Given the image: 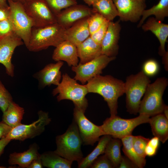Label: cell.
<instances>
[{
    "label": "cell",
    "instance_id": "1",
    "mask_svg": "<svg viewBox=\"0 0 168 168\" xmlns=\"http://www.w3.org/2000/svg\"><path fill=\"white\" fill-rule=\"evenodd\" d=\"M86 86L88 93L101 95L107 102L110 116L116 115L119 98L124 94V82L110 75H99L89 80Z\"/></svg>",
    "mask_w": 168,
    "mask_h": 168
},
{
    "label": "cell",
    "instance_id": "2",
    "mask_svg": "<svg viewBox=\"0 0 168 168\" xmlns=\"http://www.w3.org/2000/svg\"><path fill=\"white\" fill-rule=\"evenodd\" d=\"M65 30L57 22L42 27H33L26 48L30 51L37 52L50 46L56 47L65 40Z\"/></svg>",
    "mask_w": 168,
    "mask_h": 168
},
{
    "label": "cell",
    "instance_id": "3",
    "mask_svg": "<svg viewBox=\"0 0 168 168\" xmlns=\"http://www.w3.org/2000/svg\"><path fill=\"white\" fill-rule=\"evenodd\" d=\"M57 148L54 152L63 157L78 164L83 159L81 150L83 143L77 125L73 120L66 131L56 138Z\"/></svg>",
    "mask_w": 168,
    "mask_h": 168
},
{
    "label": "cell",
    "instance_id": "4",
    "mask_svg": "<svg viewBox=\"0 0 168 168\" xmlns=\"http://www.w3.org/2000/svg\"><path fill=\"white\" fill-rule=\"evenodd\" d=\"M52 91L54 96L58 94V101L64 100H71L75 106L85 112L88 105L86 96L88 93L85 84H80L67 73L63 74L62 81Z\"/></svg>",
    "mask_w": 168,
    "mask_h": 168
},
{
    "label": "cell",
    "instance_id": "5",
    "mask_svg": "<svg viewBox=\"0 0 168 168\" xmlns=\"http://www.w3.org/2000/svg\"><path fill=\"white\" fill-rule=\"evenodd\" d=\"M168 84V80L164 77L158 78L149 84L141 101L138 112L139 114L150 117L162 113L165 105L162 97Z\"/></svg>",
    "mask_w": 168,
    "mask_h": 168
},
{
    "label": "cell",
    "instance_id": "6",
    "mask_svg": "<svg viewBox=\"0 0 168 168\" xmlns=\"http://www.w3.org/2000/svg\"><path fill=\"white\" fill-rule=\"evenodd\" d=\"M124 82L127 111L136 115L138 112L142 98L151 81L142 70L127 77Z\"/></svg>",
    "mask_w": 168,
    "mask_h": 168
},
{
    "label": "cell",
    "instance_id": "7",
    "mask_svg": "<svg viewBox=\"0 0 168 168\" xmlns=\"http://www.w3.org/2000/svg\"><path fill=\"white\" fill-rule=\"evenodd\" d=\"M150 116L139 114L138 117L130 119H124L115 115L107 118L100 126L104 135L112 138L121 139L132 135L134 128L144 123H148Z\"/></svg>",
    "mask_w": 168,
    "mask_h": 168
},
{
    "label": "cell",
    "instance_id": "8",
    "mask_svg": "<svg viewBox=\"0 0 168 168\" xmlns=\"http://www.w3.org/2000/svg\"><path fill=\"white\" fill-rule=\"evenodd\" d=\"M10 8L9 18L14 32L20 37L26 47L30 39L33 22L28 16L23 3L19 2L7 1Z\"/></svg>",
    "mask_w": 168,
    "mask_h": 168
},
{
    "label": "cell",
    "instance_id": "9",
    "mask_svg": "<svg viewBox=\"0 0 168 168\" xmlns=\"http://www.w3.org/2000/svg\"><path fill=\"white\" fill-rule=\"evenodd\" d=\"M38 119L29 124H21L12 128L6 137L7 139L23 141L32 138L41 134L44 130L45 127L51 121L48 112L40 110L38 113Z\"/></svg>",
    "mask_w": 168,
    "mask_h": 168
},
{
    "label": "cell",
    "instance_id": "10",
    "mask_svg": "<svg viewBox=\"0 0 168 168\" xmlns=\"http://www.w3.org/2000/svg\"><path fill=\"white\" fill-rule=\"evenodd\" d=\"M23 4L33 27H42L57 22L55 16L44 0H25Z\"/></svg>",
    "mask_w": 168,
    "mask_h": 168
},
{
    "label": "cell",
    "instance_id": "11",
    "mask_svg": "<svg viewBox=\"0 0 168 168\" xmlns=\"http://www.w3.org/2000/svg\"><path fill=\"white\" fill-rule=\"evenodd\" d=\"M115 58L116 57L101 54L85 63H79L77 66L72 67V70L75 73L74 78L85 84L92 78L100 75L103 69Z\"/></svg>",
    "mask_w": 168,
    "mask_h": 168
},
{
    "label": "cell",
    "instance_id": "12",
    "mask_svg": "<svg viewBox=\"0 0 168 168\" xmlns=\"http://www.w3.org/2000/svg\"><path fill=\"white\" fill-rule=\"evenodd\" d=\"M73 120L77 124L82 142L85 145L93 146L100 137L104 135L100 126L95 125L85 116V112L75 106Z\"/></svg>",
    "mask_w": 168,
    "mask_h": 168
},
{
    "label": "cell",
    "instance_id": "13",
    "mask_svg": "<svg viewBox=\"0 0 168 168\" xmlns=\"http://www.w3.org/2000/svg\"><path fill=\"white\" fill-rule=\"evenodd\" d=\"M23 44L21 39L14 32L0 39V63L11 77L14 74V67L12 62L13 54L17 47Z\"/></svg>",
    "mask_w": 168,
    "mask_h": 168
},
{
    "label": "cell",
    "instance_id": "14",
    "mask_svg": "<svg viewBox=\"0 0 168 168\" xmlns=\"http://www.w3.org/2000/svg\"><path fill=\"white\" fill-rule=\"evenodd\" d=\"M120 20L135 22L142 16L146 5L144 0H113Z\"/></svg>",
    "mask_w": 168,
    "mask_h": 168
},
{
    "label": "cell",
    "instance_id": "15",
    "mask_svg": "<svg viewBox=\"0 0 168 168\" xmlns=\"http://www.w3.org/2000/svg\"><path fill=\"white\" fill-rule=\"evenodd\" d=\"M93 13L89 7L77 4L62 10L55 16L57 23L66 29L77 21L89 17Z\"/></svg>",
    "mask_w": 168,
    "mask_h": 168
},
{
    "label": "cell",
    "instance_id": "16",
    "mask_svg": "<svg viewBox=\"0 0 168 168\" xmlns=\"http://www.w3.org/2000/svg\"><path fill=\"white\" fill-rule=\"evenodd\" d=\"M120 30L119 21H110L107 32L101 44L102 54L109 57H116L119 48L118 44Z\"/></svg>",
    "mask_w": 168,
    "mask_h": 168
},
{
    "label": "cell",
    "instance_id": "17",
    "mask_svg": "<svg viewBox=\"0 0 168 168\" xmlns=\"http://www.w3.org/2000/svg\"><path fill=\"white\" fill-rule=\"evenodd\" d=\"M63 64L62 61L49 64L35 74L33 76L38 80L40 86L43 88L52 85L57 86L62 78L60 69Z\"/></svg>",
    "mask_w": 168,
    "mask_h": 168
},
{
    "label": "cell",
    "instance_id": "18",
    "mask_svg": "<svg viewBox=\"0 0 168 168\" xmlns=\"http://www.w3.org/2000/svg\"><path fill=\"white\" fill-rule=\"evenodd\" d=\"M52 58L56 62L64 61L69 66H76L79 61L77 46L67 40H64L55 47Z\"/></svg>",
    "mask_w": 168,
    "mask_h": 168
},
{
    "label": "cell",
    "instance_id": "19",
    "mask_svg": "<svg viewBox=\"0 0 168 168\" xmlns=\"http://www.w3.org/2000/svg\"><path fill=\"white\" fill-rule=\"evenodd\" d=\"M88 18L81 20L66 29L65 40L77 46L90 36Z\"/></svg>",
    "mask_w": 168,
    "mask_h": 168
},
{
    "label": "cell",
    "instance_id": "20",
    "mask_svg": "<svg viewBox=\"0 0 168 168\" xmlns=\"http://www.w3.org/2000/svg\"><path fill=\"white\" fill-rule=\"evenodd\" d=\"M141 26L144 31H150L156 37L160 44L159 54L163 56L167 53L165 45L168 37V25L151 17Z\"/></svg>",
    "mask_w": 168,
    "mask_h": 168
},
{
    "label": "cell",
    "instance_id": "21",
    "mask_svg": "<svg viewBox=\"0 0 168 168\" xmlns=\"http://www.w3.org/2000/svg\"><path fill=\"white\" fill-rule=\"evenodd\" d=\"M39 147L35 143L31 145L26 151L21 152H14L9 156L8 162L11 165H17L21 168H27L34 160L40 157Z\"/></svg>",
    "mask_w": 168,
    "mask_h": 168
},
{
    "label": "cell",
    "instance_id": "22",
    "mask_svg": "<svg viewBox=\"0 0 168 168\" xmlns=\"http://www.w3.org/2000/svg\"><path fill=\"white\" fill-rule=\"evenodd\" d=\"M79 63L83 64L101 55V45L96 43L90 36L77 46Z\"/></svg>",
    "mask_w": 168,
    "mask_h": 168
},
{
    "label": "cell",
    "instance_id": "23",
    "mask_svg": "<svg viewBox=\"0 0 168 168\" xmlns=\"http://www.w3.org/2000/svg\"><path fill=\"white\" fill-rule=\"evenodd\" d=\"M150 118L148 123L151 125L153 135L160 141L165 143L168 139V119L162 113Z\"/></svg>",
    "mask_w": 168,
    "mask_h": 168
},
{
    "label": "cell",
    "instance_id": "24",
    "mask_svg": "<svg viewBox=\"0 0 168 168\" xmlns=\"http://www.w3.org/2000/svg\"><path fill=\"white\" fill-rule=\"evenodd\" d=\"M3 113L2 121L13 128L21 124L24 109L13 101Z\"/></svg>",
    "mask_w": 168,
    "mask_h": 168
},
{
    "label": "cell",
    "instance_id": "25",
    "mask_svg": "<svg viewBox=\"0 0 168 168\" xmlns=\"http://www.w3.org/2000/svg\"><path fill=\"white\" fill-rule=\"evenodd\" d=\"M93 12L98 13L106 20L113 21L118 13L113 0H97L92 5Z\"/></svg>",
    "mask_w": 168,
    "mask_h": 168
},
{
    "label": "cell",
    "instance_id": "26",
    "mask_svg": "<svg viewBox=\"0 0 168 168\" xmlns=\"http://www.w3.org/2000/svg\"><path fill=\"white\" fill-rule=\"evenodd\" d=\"M40 158L43 166L49 168H70L72 163L54 151L44 152L40 154Z\"/></svg>",
    "mask_w": 168,
    "mask_h": 168
},
{
    "label": "cell",
    "instance_id": "27",
    "mask_svg": "<svg viewBox=\"0 0 168 168\" xmlns=\"http://www.w3.org/2000/svg\"><path fill=\"white\" fill-rule=\"evenodd\" d=\"M112 138L108 135H104L100 138L98 143L94 149L86 156L83 158L78 164L79 168L90 167L95 160L101 155L104 153L106 146Z\"/></svg>",
    "mask_w": 168,
    "mask_h": 168
},
{
    "label": "cell",
    "instance_id": "28",
    "mask_svg": "<svg viewBox=\"0 0 168 168\" xmlns=\"http://www.w3.org/2000/svg\"><path fill=\"white\" fill-rule=\"evenodd\" d=\"M152 15H154L156 20L162 22L168 16V0H160L157 4L150 8L145 9L138 27H140L146 19Z\"/></svg>",
    "mask_w": 168,
    "mask_h": 168
},
{
    "label": "cell",
    "instance_id": "29",
    "mask_svg": "<svg viewBox=\"0 0 168 168\" xmlns=\"http://www.w3.org/2000/svg\"><path fill=\"white\" fill-rule=\"evenodd\" d=\"M134 136L132 135L126 136L121 139L123 145V151L125 156L130 159L138 167L142 168L146 164V160L139 156L133 146Z\"/></svg>",
    "mask_w": 168,
    "mask_h": 168
},
{
    "label": "cell",
    "instance_id": "30",
    "mask_svg": "<svg viewBox=\"0 0 168 168\" xmlns=\"http://www.w3.org/2000/svg\"><path fill=\"white\" fill-rule=\"evenodd\" d=\"M120 139L112 138L107 144L104 153L114 168H119L122 157L120 151L122 143Z\"/></svg>",
    "mask_w": 168,
    "mask_h": 168
},
{
    "label": "cell",
    "instance_id": "31",
    "mask_svg": "<svg viewBox=\"0 0 168 168\" xmlns=\"http://www.w3.org/2000/svg\"><path fill=\"white\" fill-rule=\"evenodd\" d=\"M44 0L55 16L63 9L77 4L76 0Z\"/></svg>",
    "mask_w": 168,
    "mask_h": 168
},
{
    "label": "cell",
    "instance_id": "32",
    "mask_svg": "<svg viewBox=\"0 0 168 168\" xmlns=\"http://www.w3.org/2000/svg\"><path fill=\"white\" fill-rule=\"evenodd\" d=\"M149 139L141 136H134L133 146L138 155L145 159V149Z\"/></svg>",
    "mask_w": 168,
    "mask_h": 168
},
{
    "label": "cell",
    "instance_id": "33",
    "mask_svg": "<svg viewBox=\"0 0 168 168\" xmlns=\"http://www.w3.org/2000/svg\"><path fill=\"white\" fill-rule=\"evenodd\" d=\"M107 20L101 15L97 12H93L88 17V26L90 35L98 30Z\"/></svg>",
    "mask_w": 168,
    "mask_h": 168
},
{
    "label": "cell",
    "instance_id": "34",
    "mask_svg": "<svg viewBox=\"0 0 168 168\" xmlns=\"http://www.w3.org/2000/svg\"><path fill=\"white\" fill-rule=\"evenodd\" d=\"M12 97L0 79V109L3 113L13 101Z\"/></svg>",
    "mask_w": 168,
    "mask_h": 168
},
{
    "label": "cell",
    "instance_id": "35",
    "mask_svg": "<svg viewBox=\"0 0 168 168\" xmlns=\"http://www.w3.org/2000/svg\"><path fill=\"white\" fill-rule=\"evenodd\" d=\"M159 70V65L158 62L153 59H149L143 65L142 71L147 77H151L156 75Z\"/></svg>",
    "mask_w": 168,
    "mask_h": 168
},
{
    "label": "cell",
    "instance_id": "36",
    "mask_svg": "<svg viewBox=\"0 0 168 168\" xmlns=\"http://www.w3.org/2000/svg\"><path fill=\"white\" fill-rule=\"evenodd\" d=\"M110 21L106 20L98 30L90 35L96 43L100 45L107 32Z\"/></svg>",
    "mask_w": 168,
    "mask_h": 168
},
{
    "label": "cell",
    "instance_id": "37",
    "mask_svg": "<svg viewBox=\"0 0 168 168\" xmlns=\"http://www.w3.org/2000/svg\"><path fill=\"white\" fill-rule=\"evenodd\" d=\"M91 168H113L114 166L110 160L104 154L98 156L90 166Z\"/></svg>",
    "mask_w": 168,
    "mask_h": 168
},
{
    "label": "cell",
    "instance_id": "38",
    "mask_svg": "<svg viewBox=\"0 0 168 168\" xmlns=\"http://www.w3.org/2000/svg\"><path fill=\"white\" fill-rule=\"evenodd\" d=\"M13 32L12 25L9 18L0 21V39Z\"/></svg>",
    "mask_w": 168,
    "mask_h": 168
},
{
    "label": "cell",
    "instance_id": "39",
    "mask_svg": "<svg viewBox=\"0 0 168 168\" xmlns=\"http://www.w3.org/2000/svg\"><path fill=\"white\" fill-rule=\"evenodd\" d=\"M119 168H135L137 166L127 156H122Z\"/></svg>",
    "mask_w": 168,
    "mask_h": 168
},
{
    "label": "cell",
    "instance_id": "40",
    "mask_svg": "<svg viewBox=\"0 0 168 168\" xmlns=\"http://www.w3.org/2000/svg\"><path fill=\"white\" fill-rule=\"evenodd\" d=\"M12 128L2 121L0 122V139L6 137Z\"/></svg>",
    "mask_w": 168,
    "mask_h": 168
},
{
    "label": "cell",
    "instance_id": "41",
    "mask_svg": "<svg viewBox=\"0 0 168 168\" xmlns=\"http://www.w3.org/2000/svg\"><path fill=\"white\" fill-rule=\"evenodd\" d=\"M157 149L147 143L145 149V152L147 156L152 157L154 156L156 153Z\"/></svg>",
    "mask_w": 168,
    "mask_h": 168
},
{
    "label": "cell",
    "instance_id": "42",
    "mask_svg": "<svg viewBox=\"0 0 168 168\" xmlns=\"http://www.w3.org/2000/svg\"><path fill=\"white\" fill-rule=\"evenodd\" d=\"M43 166L40 157L34 160L29 165L28 168H42Z\"/></svg>",
    "mask_w": 168,
    "mask_h": 168
},
{
    "label": "cell",
    "instance_id": "43",
    "mask_svg": "<svg viewBox=\"0 0 168 168\" xmlns=\"http://www.w3.org/2000/svg\"><path fill=\"white\" fill-rule=\"evenodd\" d=\"M10 15V8L4 9L0 7V21L9 18Z\"/></svg>",
    "mask_w": 168,
    "mask_h": 168
},
{
    "label": "cell",
    "instance_id": "44",
    "mask_svg": "<svg viewBox=\"0 0 168 168\" xmlns=\"http://www.w3.org/2000/svg\"><path fill=\"white\" fill-rule=\"evenodd\" d=\"M11 141L6 139L5 137L0 139V156L3 152L6 147Z\"/></svg>",
    "mask_w": 168,
    "mask_h": 168
},
{
    "label": "cell",
    "instance_id": "45",
    "mask_svg": "<svg viewBox=\"0 0 168 168\" xmlns=\"http://www.w3.org/2000/svg\"><path fill=\"white\" fill-rule=\"evenodd\" d=\"M160 141L157 137H155L149 139L147 143L155 148L158 149L160 144Z\"/></svg>",
    "mask_w": 168,
    "mask_h": 168
},
{
    "label": "cell",
    "instance_id": "46",
    "mask_svg": "<svg viewBox=\"0 0 168 168\" xmlns=\"http://www.w3.org/2000/svg\"><path fill=\"white\" fill-rule=\"evenodd\" d=\"M0 7L4 9H9L8 3L5 0H0Z\"/></svg>",
    "mask_w": 168,
    "mask_h": 168
},
{
    "label": "cell",
    "instance_id": "47",
    "mask_svg": "<svg viewBox=\"0 0 168 168\" xmlns=\"http://www.w3.org/2000/svg\"><path fill=\"white\" fill-rule=\"evenodd\" d=\"M162 114L168 119V107L166 105H165Z\"/></svg>",
    "mask_w": 168,
    "mask_h": 168
},
{
    "label": "cell",
    "instance_id": "48",
    "mask_svg": "<svg viewBox=\"0 0 168 168\" xmlns=\"http://www.w3.org/2000/svg\"><path fill=\"white\" fill-rule=\"evenodd\" d=\"M89 6H92L97 0H83Z\"/></svg>",
    "mask_w": 168,
    "mask_h": 168
},
{
    "label": "cell",
    "instance_id": "49",
    "mask_svg": "<svg viewBox=\"0 0 168 168\" xmlns=\"http://www.w3.org/2000/svg\"><path fill=\"white\" fill-rule=\"evenodd\" d=\"M7 2L8 1H12L13 2H19L22 3H23L25 1V0H5Z\"/></svg>",
    "mask_w": 168,
    "mask_h": 168
},
{
    "label": "cell",
    "instance_id": "50",
    "mask_svg": "<svg viewBox=\"0 0 168 168\" xmlns=\"http://www.w3.org/2000/svg\"><path fill=\"white\" fill-rule=\"evenodd\" d=\"M0 168H5L4 166H0Z\"/></svg>",
    "mask_w": 168,
    "mask_h": 168
}]
</instances>
